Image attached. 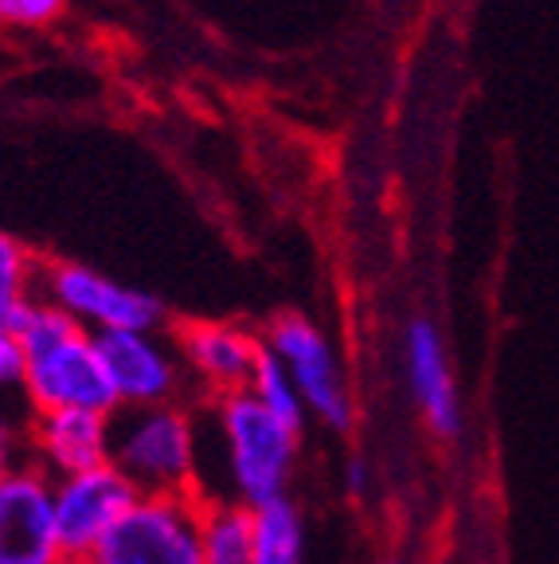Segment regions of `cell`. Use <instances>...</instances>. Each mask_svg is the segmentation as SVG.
Returning a JSON list of instances; mask_svg holds the SVG:
<instances>
[{"mask_svg":"<svg viewBox=\"0 0 559 564\" xmlns=\"http://www.w3.org/2000/svg\"><path fill=\"white\" fill-rule=\"evenodd\" d=\"M200 463L211 455L219 463L208 498L239 502L246 510H263L271 502L289 498V478L297 467L302 432L271 412L246 392L200 400Z\"/></svg>","mask_w":559,"mask_h":564,"instance_id":"cell-1","label":"cell"},{"mask_svg":"<svg viewBox=\"0 0 559 564\" xmlns=\"http://www.w3.org/2000/svg\"><path fill=\"white\" fill-rule=\"evenodd\" d=\"M9 334H17L28 357V412H59V408L106 415L122 412L106 377L98 337L87 334L79 322H70L59 306L35 294L17 314Z\"/></svg>","mask_w":559,"mask_h":564,"instance_id":"cell-2","label":"cell"},{"mask_svg":"<svg viewBox=\"0 0 559 564\" xmlns=\"http://www.w3.org/2000/svg\"><path fill=\"white\" fill-rule=\"evenodd\" d=\"M200 408L188 400L114 415V463L138 494H204Z\"/></svg>","mask_w":559,"mask_h":564,"instance_id":"cell-3","label":"cell"},{"mask_svg":"<svg viewBox=\"0 0 559 564\" xmlns=\"http://www.w3.org/2000/svg\"><path fill=\"white\" fill-rule=\"evenodd\" d=\"M204 494H141L95 564H204Z\"/></svg>","mask_w":559,"mask_h":564,"instance_id":"cell-4","label":"cell"},{"mask_svg":"<svg viewBox=\"0 0 559 564\" xmlns=\"http://www.w3.org/2000/svg\"><path fill=\"white\" fill-rule=\"evenodd\" d=\"M263 345L286 365L314 420H321L329 432H352L357 412H352L349 380L337 361V349L317 322H309L306 314H278L266 322Z\"/></svg>","mask_w":559,"mask_h":564,"instance_id":"cell-5","label":"cell"},{"mask_svg":"<svg viewBox=\"0 0 559 564\" xmlns=\"http://www.w3.org/2000/svg\"><path fill=\"white\" fill-rule=\"evenodd\" d=\"M40 299L59 306L87 334H118V329H165V306L153 294L122 286L110 274L83 263H40Z\"/></svg>","mask_w":559,"mask_h":564,"instance_id":"cell-6","label":"cell"},{"mask_svg":"<svg viewBox=\"0 0 559 564\" xmlns=\"http://www.w3.org/2000/svg\"><path fill=\"white\" fill-rule=\"evenodd\" d=\"M98 352L106 361V377L114 388L118 408H157L188 400V369L180 349L165 329H118L98 334Z\"/></svg>","mask_w":559,"mask_h":564,"instance_id":"cell-7","label":"cell"},{"mask_svg":"<svg viewBox=\"0 0 559 564\" xmlns=\"http://www.w3.org/2000/svg\"><path fill=\"white\" fill-rule=\"evenodd\" d=\"M138 498L141 494L114 463L55 478V533L63 556H95Z\"/></svg>","mask_w":559,"mask_h":564,"instance_id":"cell-8","label":"cell"},{"mask_svg":"<svg viewBox=\"0 0 559 564\" xmlns=\"http://www.w3.org/2000/svg\"><path fill=\"white\" fill-rule=\"evenodd\" d=\"M188 380L204 400L246 392L263 361V334L239 322H184L173 334Z\"/></svg>","mask_w":559,"mask_h":564,"instance_id":"cell-9","label":"cell"},{"mask_svg":"<svg viewBox=\"0 0 559 564\" xmlns=\"http://www.w3.org/2000/svg\"><path fill=\"white\" fill-rule=\"evenodd\" d=\"M55 482L28 463L0 478V564H55Z\"/></svg>","mask_w":559,"mask_h":564,"instance_id":"cell-10","label":"cell"},{"mask_svg":"<svg viewBox=\"0 0 559 564\" xmlns=\"http://www.w3.org/2000/svg\"><path fill=\"white\" fill-rule=\"evenodd\" d=\"M28 447L32 463L47 478H70L83 470L106 467L114 455V415L59 408V412H32L28 420Z\"/></svg>","mask_w":559,"mask_h":564,"instance_id":"cell-11","label":"cell"},{"mask_svg":"<svg viewBox=\"0 0 559 564\" xmlns=\"http://www.w3.org/2000/svg\"><path fill=\"white\" fill-rule=\"evenodd\" d=\"M403 361H407V380H412L419 415L438 440H458L462 432V404H458V384L450 372L442 334L430 317H415L403 334Z\"/></svg>","mask_w":559,"mask_h":564,"instance_id":"cell-12","label":"cell"},{"mask_svg":"<svg viewBox=\"0 0 559 564\" xmlns=\"http://www.w3.org/2000/svg\"><path fill=\"white\" fill-rule=\"evenodd\" d=\"M251 564H306V518L294 498L254 510Z\"/></svg>","mask_w":559,"mask_h":564,"instance_id":"cell-13","label":"cell"},{"mask_svg":"<svg viewBox=\"0 0 559 564\" xmlns=\"http://www.w3.org/2000/svg\"><path fill=\"white\" fill-rule=\"evenodd\" d=\"M254 510L223 498L204 502V564H251Z\"/></svg>","mask_w":559,"mask_h":564,"instance_id":"cell-14","label":"cell"},{"mask_svg":"<svg viewBox=\"0 0 559 564\" xmlns=\"http://www.w3.org/2000/svg\"><path fill=\"white\" fill-rule=\"evenodd\" d=\"M35 286H40V259L32 256V247L0 231V334L12 329L17 314L35 299Z\"/></svg>","mask_w":559,"mask_h":564,"instance_id":"cell-15","label":"cell"},{"mask_svg":"<svg viewBox=\"0 0 559 564\" xmlns=\"http://www.w3.org/2000/svg\"><path fill=\"white\" fill-rule=\"evenodd\" d=\"M251 397L259 400V404L271 408L278 420H286L289 427H297V432L306 427V420H309L306 400H302V392H297V384L286 372V365H282L274 352H266V345H263V361H259L254 380H251Z\"/></svg>","mask_w":559,"mask_h":564,"instance_id":"cell-16","label":"cell"},{"mask_svg":"<svg viewBox=\"0 0 559 564\" xmlns=\"http://www.w3.org/2000/svg\"><path fill=\"white\" fill-rule=\"evenodd\" d=\"M28 408L0 404V478H9L12 470L32 463V447H28Z\"/></svg>","mask_w":559,"mask_h":564,"instance_id":"cell-17","label":"cell"},{"mask_svg":"<svg viewBox=\"0 0 559 564\" xmlns=\"http://www.w3.org/2000/svg\"><path fill=\"white\" fill-rule=\"evenodd\" d=\"M28 388V357L24 345L17 341V334H0V404L9 408H28L24 404Z\"/></svg>","mask_w":559,"mask_h":564,"instance_id":"cell-18","label":"cell"},{"mask_svg":"<svg viewBox=\"0 0 559 564\" xmlns=\"http://www.w3.org/2000/svg\"><path fill=\"white\" fill-rule=\"evenodd\" d=\"M67 0H0V24H47L63 12Z\"/></svg>","mask_w":559,"mask_h":564,"instance_id":"cell-19","label":"cell"},{"mask_svg":"<svg viewBox=\"0 0 559 564\" xmlns=\"http://www.w3.org/2000/svg\"><path fill=\"white\" fill-rule=\"evenodd\" d=\"M368 482H372V470H368L364 458H349V467H344V490H349L352 498H360V494L368 490Z\"/></svg>","mask_w":559,"mask_h":564,"instance_id":"cell-20","label":"cell"},{"mask_svg":"<svg viewBox=\"0 0 559 564\" xmlns=\"http://www.w3.org/2000/svg\"><path fill=\"white\" fill-rule=\"evenodd\" d=\"M55 564H95V556H59Z\"/></svg>","mask_w":559,"mask_h":564,"instance_id":"cell-21","label":"cell"},{"mask_svg":"<svg viewBox=\"0 0 559 564\" xmlns=\"http://www.w3.org/2000/svg\"><path fill=\"white\" fill-rule=\"evenodd\" d=\"M387 564H403V561H387Z\"/></svg>","mask_w":559,"mask_h":564,"instance_id":"cell-22","label":"cell"}]
</instances>
